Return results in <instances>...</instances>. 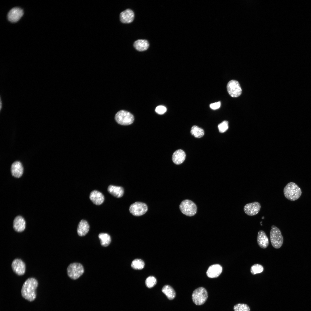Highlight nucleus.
<instances>
[{
	"label": "nucleus",
	"mask_w": 311,
	"mask_h": 311,
	"mask_svg": "<svg viewBox=\"0 0 311 311\" xmlns=\"http://www.w3.org/2000/svg\"><path fill=\"white\" fill-rule=\"evenodd\" d=\"M38 282L36 279L33 278L27 279L24 282L21 291L22 297L25 299L32 301L36 297V289Z\"/></svg>",
	"instance_id": "nucleus-1"
},
{
	"label": "nucleus",
	"mask_w": 311,
	"mask_h": 311,
	"mask_svg": "<svg viewBox=\"0 0 311 311\" xmlns=\"http://www.w3.org/2000/svg\"><path fill=\"white\" fill-rule=\"evenodd\" d=\"M283 192L285 197L291 201L298 199L302 194L300 188L293 182L287 184L284 188Z\"/></svg>",
	"instance_id": "nucleus-2"
},
{
	"label": "nucleus",
	"mask_w": 311,
	"mask_h": 311,
	"mask_svg": "<svg viewBox=\"0 0 311 311\" xmlns=\"http://www.w3.org/2000/svg\"><path fill=\"white\" fill-rule=\"evenodd\" d=\"M84 272V269L83 265L78 263H71L67 268L68 276L73 280L78 279L83 274Z\"/></svg>",
	"instance_id": "nucleus-3"
},
{
	"label": "nucleus",
	"mask_w": 311,
	"mask_h": 311,
	"mask_svg": "<svg viewBox=\"0 0 311 311\" xmlns=\"http://www.w3.org/2000/svg\"><path fill=\"white\" fill-rule=\"evenodd\" d=\"M115 119L116 121L120 124L128 125L133 123L134 118L133 115L129 112L121 110L116 114Z\"/></svg>",
	"instance_id": "nucleus-4"
},
{
	"label": "nucleus",
	"mask_w": 311,
	"mask_h": 311,
	"mask_svg": "<svg viewBox=\"0 0 311 311\" xmlns=\"http://www.w3.org/2000/svg\"><path fill=\"white\" fill-rule=\"evenodd\" d=\"M271 243L276 249H279L282 245L283 238L280 229L276 226L272 228L270 232Z\"/></svg>",
	"instance_id": "nucleus-5"
},
{
	"label": "nucleus",
	"mask_w": 311,
	"mask_h": 311,
	"mask_svg": "<svg viewBox=\"0 0 311 311\" xmlns=\"http://www.w3.org/2000/svg\"><path fill=\"white\" fill-rule=\"evenodd\" d=\"M208 298V293L204 287H200L195 290L192 294V298L194 303L197 305L203 304Z\"/></svg>",
	"instance_id": "nucleus-6"
},
{
	"label": "nucleus",
	"mask_w": 311,
	"mask_h": 311,
	"mask_svg": "<svg viewBox=\"0 0 311 311\" xmlns=\"http://www.w3.org/2000/svg\"><path fill=\"white\" fill-rule=\"evenodd\" d=\"M179 208L183 213L188 216L194 215L196 213L197 209L196 204L189 200L182 201L179 205Z\"/></svg>",
	"instance_id": "nucleus-7"
},
{
	"label": "nucleus",
	"mask_w": 311,
	"mask_h": 311,
	"mask_svg": "<svg viewBox=\"0 0 311 311\" xmlns=\"http://www.w3.org/2000/svg\"><path fill=\"white\" fill-rule=\"evenodd\" d=\"M147 210V205L140 202H136L132 204L129 208L130 213L135 216L142 215L146 212Z\"/></svg>",
	"instance_id": "nucleus-8"
},
{
	"label": "nucleus",
	"mask_w": 311,
	"mask_h": 311,
	"mask_svg": "<svg viewBox=\"0 0 311 311\" xmlns=\"http://www.w3.org/2000/svg\"><path fill=\"white\" fill-rule=\"evenodd\" d=\"M227 92L230 95L233 97L240 96L242 93V89L239 82L232 80L230 81L227 85Z\"/></svg>",
	"instance_id": "nucleus-9"
},
{
	"label": "nucleus",
	"mask_w": 311,
	"mask_h": 311,
	"mask_svg": "<svg viewBox=\"0 0 311 311\" xmlns=\"http://www.w3.org/2000/svg\"><path fill=\"white\" fill-rule=\"evenodd\" d=\"M261 207L260 204L255 202L246 204L244 207V211L247 215L253 216L258 213Z\"/></svg>",
	"instance_id": "nucleus-10"
},
{
	"label": "nucleus",
	"mask_w": 311,
	"mask_h": 311,
	"mask_svg": "<svg viewBox=\"0 0 311 311\" xmlns=\"http://www.w3.org/2000/svg\"><path fill=\"white\" fill-rule=\"evenodd\" d=\"M12 268L14 272L18 275L24 274L25 272L26 266L24 263L21 259H14L12 263Z\"/></svg>",
	"instance_id": "nucleus-11"
},
{
	"label": "nucleus",
	"mask_w": 311,
	"mask_h": 311,
	"mask_svg": "<svg viewBox=\"0 0 311 311\" xmlns=\"http://www.w3.org/2000/svg\"><path fill=\"white\" fill-rule=\"evenodd\" d=\"M23 14V11L21 8L15 7L12 9L7 15L8 19L12 22H16L21 18Z\"/></svg>",
	"instance_id": "nucleus-12"
},
{
	"label": "nucleus",
	"mask_w": 311,
	"mask_h": 311,
	"mask_svg": "<svg viewBox=\"0 0 311 311\" xmlns=\"http://www.w3.org/2000/svg\"><path fill=\"white\" fill-rule=\"evenodd\" d=\"M222 271V268L220 265L214 264L208 268L206 272V274L210 278H215L220 275Z\"/></svg>",
	"instance_id": "nucleus-13"
},
{
	"label": "nucleus",
	"mask_w": 311,
	"mask_h": 311,
	"mask_svg": "<svg viewBox=\"0 0 311 311\" xmlns=\"http://www.w3.org/2000/svg\"><path fill=\"white\" fill-rule=\"evenodd\" d=\"M134 12L130 9H127L122 12L120 14L121 21L124 23H131L134 20Z\"/></svg>",
	"instance_id": "nucleus-14"
},
{
	"label": "nucleus",
	"mask_w": 311,
	"mask_h": 311,
	"mask_svg": "<svg viewBox=\"0 0 311 311\" xmlns=\"http://www.w3.org/2000/svg\"><path fill=\"white\" fill-rule=\"evenodd\" d=\"M26 227L25 221L22 216H18L14 219L13 222V227L16 231L18 232H23Z\"/></svg>",
	"instance_id": "nucleus-15"
},
{
	"label": "nucleus",
	"mask_w": 311,
	"mask_h": 311,
	"mask_svg": "<svg viewBox=\"0 0 311 311\" xmlns=\"http://www.w3.org/2000/svg\"><path fill=\"white\" fill-rule=\"evenodd\" d=\"M257 242L259 246L262 249H265L268 247L269 244V240L263 231L260 230L258 232Z\"/></svg>",
	"instance_id": "nucleus-16"
},
{
	"label": "nucleus",
	"mask_w": 311,
	"mask_h": 311,
	"mask_svg": "<svg viewBox=\"0 0 311 311\" xmlns=\"http://www.w3.org/2000/svg\"><path fill=\"white\" fill-rule=\"evenodd\" d=\"M90 199L94 204H101L104 202V197L103 194L97 190L92 191L90 195Z\"/></svg>",
	"instance_id": "nucleus-17"
},
{
	"label": "nucleus",
	"mask_w": 311,
	"mask_h": 311,
	"mask_svg": "<svg viewBox=\"0 0 311 311\" xmlns=\"http://www.w3.org/2000/svg\"><path fill=\"white\" fill-rule=\"evenodd\" d=\"M11 171L12 175L16 178H19L22 175L23 168L21 163L18 161L13 163L12 165Z\"/></svg>",
	"instance_id": "nucleus-18"
},
{
	"label": "nucleus",
	"mask_w": 311,
	"mask_h": 311,
	"mask_svg": "<svg viewBox=\"0 0 311 311\" xmlns=\"http://www.w3.org/2000/svg\"><path fill=\"white\" fill-rule=\"evenodd\" d=\"M89 228L90 226L88 222L84 220H81L78 225L77 233L80 236H84L88 233Z\"/></svg>",
	"instance_id": "nucleus-19"
},
{
	"label": "nucleus",
	"mask_w": 311,
	"mask_h": 311,
	"mask_svg": "<svg viewBox=\"0 0 311 311\" xmlns=\"http://www.w3.org/2000/svg\"><path fill=\"white\" fill-rule=\"evenodd\" d=\"M186 154L184 151L182 149H178L176 151L172 156V160L176 164H180L182 163L185 160Z\"/></svg>",
	"instance_id": "nucleus-20"
},
{
	"label": "nucleus",
	"mask_w": 311,
	"mask_h": 311,
	"mask_svg": "<svg viewBox=\"0 0 311 311\" xmlns=\"http://www.w3.org/2000/svg\"><path fill=\"white\" fill-rule=\"evenodd\" d=\"M107 190L110 194L118 198L122 197L124 193L123 188L120 186L110 185L108 187Z\"/></svg>",
	"instance_id": "nucleus-21"
},
{
	"label": "nucleus",
	"mask_w": 311,
	"mask_h": 311,
	"mask_svg": "<svg viewBox=\"0 0 311 311\" xmlns=\"http://www.w3.org/2000/svg\"><path fill=\"white\" fill-rule=\"evenodd\" d=\"M133 46L137 50L141 52L147 50L149 47V44L146 40L138 39L134 42Z\"/></svg>",
	"instance_id": "nucleus-22"
},
{
	"label": "nucleus",
	"mask_w": 311,
	"mask_h": 311,
	"mask_svg": "<svg viewBox=\"0 0 311 311\" xmlns=\"http://www.w3.org/2000/svg\"><path fill=\"white\" fill-rule=\"evenodd\" d=\"M162 291L170 300L173 299L175 297L176 293L174 290L170 285L164 286L162 288Z\"/></svg>",
	"instance_id": "nucleus-23"
},
{
	"label": "nucleus",
	"mask_w": 311,
	"mask_h": 311,
	"mask_svg": "<svg viewBox=\"0 0 311 311\" xmlns=\"http://www.w3.org/2000/svg\"><path fill=\"white\" fill-rule=\"evenodd\" d=\"M98 237L100 241L101 245L104 247H107L110 244L111 238L110 236L106 233H100Z\"/></svg>",
	"instance_id": "nucleus-24"
},
{
	"label": "nucleus",
	"mask_w": 311,
	"mask_h": 311,
	"mask_svg": "<svg viewBox=\"0 0 311 311\" xmlns=\"http://www.w3.org/2000/svg\"><path fill=\"white\" fill-rule=\"evenodd\" d=\"M191 134L197 138L202 137L204 134V131L203 129L196 125L193 126L191 130Z\"/></svg>",
	"instance_id": "nucleus-25"
},
{
	"label": "nucleus",
	"mask_w": 311,
	"mask_h": 311,
	"mask_svg": "<svg viewBox=\"0 0 311 311\" xmlns=\"http://www.w3.org/2000/svg\"><path fill=\"white\" fill-rule=\"evenodd\" d=\"M144 262L140 259H136L134 260L131 264L132 267L136 270L142 269L144 268Z\"/></svg>",
	"instance_id": "nucleus-26"
},
{
	"label": "nucleus",
	"mask_w": 311,
	"mask_h": 311,
	"mask_svg": "<svg viewBox=\"0 0 311 311\" xmlns=\"http://www.w3.org/2000/svg\"><path fill=\"white\" fill-rule=\"evenodd\" d=\"M263 270V268L261 265L256 264L253 265L251 268V273L253 275L262 272Z\"/></svg>",
	"instance_id": "nucleus-27"
},
{
	"label": "nucleus",
	"mask_w": 311,
	"mask_h": 311,
	"mask_svg": "<svg viewBox=\"0 0 311 311\" xmlns=\"http://www.w3.org/2000/svg\"><path fill=\"white\" fill-rule=\"evenodd\" d=\"M234 311H250V308L247 304H238L234 307Z\"/></svg>",
	"instance_id": "nucleus-28"
},
{
	"label": "nucleus",
	"mask_w": 311,
	"mask_h": 311,
	"mask_svg": "<svg viewBox=\"0 0 311 311\" xmlns=\"http://www.w3.org/2000/svg\"><path fill=\"white\" fill-rule=\"evenodd\" d=\"M156 278L153 276H149L147 277L145 280L146 286L149 288L154 287L156 284Z\"/></svg>",
	"instance_id": "nucleus-29"
},
{
	"label": "nucleus",
	"mask_w": 311,
	"mask_h": 311,
	"mask_svg": "<svg viewBox=\"0 0 311 311\" xmlns=\"http://www.w3.org/2000/svg\"><path fill=\"white\" fill-rule=\"evenodd\" d=\"M218 127L219 132L223 133L228 129V122L226 121H224L219 124Z\"/></svg>",
	"instance_id": "nucleus-30"
},
{
	"label": "nucleus",
	"mask_w": 311,
	"mask_h": 311,
	"mask_svg": "<svg viewBox=\"0 0 311 311\" xmlns=\"http://www.w3.org/2000/svg\"><path fill=\"white\" fill-rule=\"evenodd\" d=\"M166 108L162 105H159L156 107L155 109V111L156 113L162 115L165 113L166 111Z\"/></svg>",
	"instance_id": "nucleus-31"
},
{
	"label": "nucleus",
	"mask_w": 311,
	"mask_h": 311,
	"mask_svg": "<svg viewBox=\"0 0 311 311\" xmlns=\"http://www.w3.org/2000/svg\"><path fill=\"white\" fill-rule=\"evenodd\" d=\"M220 102H218L211 104L210 105V107L211 109L215 110L219 109L220 107Z\"/></svg>",
	"instance_id": "nucleus-32"
},
{
	"label": "nucleus",
	"mask_w": 311,
	"mask_h": 311,
	"mask_svg": "<svg viewBox=\"0 0 311 311\" xmlns=\"http://www.w3.org/2000/svg\"><path fill=\"white\" fill-rule=\"evenodd\" d=\"M3 108V102L1 99V96H0V111H1Z\"/></svg>",
	"instance_id": "nucleus-33"
},
{
	"label": "nucleus",
	"mask_w": 311,
	"mask_h": 311,
	"mask_svg": "<svg viewBox=\"0 0 311 311\" xmlns=\"http://www.w3.org/2000/svg\"><path fill=\"white\" fill-rule=\"evenodd\" d=\"M264 218V217H262V219H263Z\"/></svg>",
	"instance_id": "nucleus-34"
}]
</instances>
